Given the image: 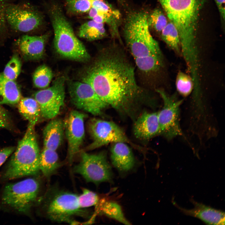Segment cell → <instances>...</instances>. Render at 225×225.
I'll list each match as a JSON object with an SVG mask.
<instances>
[{
    "label": "cell",
    "instance_id": "obj_3",
    "mask_svg": "<svg viewBox=\"0 0 225 225\" xmlns=\"http://www.w3.org/2000/svg\"><path fill=\"white\" fill-rule=\"evenodd\" d=\"M179 34L182 53L190 56L198 50L196 34L206 0H157Z\"/></svg>",
    "mask_w": 225,
    "mask_h": 225
},
{
    "label": "cell",
    "instance_id": "obj_31",
    "mask_svg": "<svg viewBox=\"0 0 225 225\" xmlns=\"http://www.w3.org/2000/svg\"><path fill=\"white\" fill-rule=\"evenodd\" d=\"M21 60L16 54L14 55L6 64L2 73L6 78L15 81L21 71Z\"/></svg>",
    "mask_w": 225,
    "mask_h": 225
},
{
    "label": "cell",
    "instance_id": "obj_17",
    "mask_svg": "<svg viewBox=\"0 0 225 225\" xmlns=\"http://www.w3.org/2000/svg\"><path fill=\"white\" fill-rule=\"evenodd\" d=\"M134 121L133 131L137 138L147 141L160 135L158 112L144 111Z\"/></svg>",
    "mask_w": 225,
    "mask_h": 225
},
{
    "label": "cell",
    "instance_id": "obj_19",
    "mask_svg": "<svg viewBox=\"0 0 225 225\" xmlns=\"http://www.w3.org/2000/svg\"><path fill=\"white\" fill-rule=\"evenodd\" d=\"M110 153L112 164L120 171H128L134 166V157L128 144L122 142L112 143Z\"/></svg>",
    "mask_w": 225,
    "mask_h": 225
},
{
    "label": "cell",
    "instance_id": "obj_36",
    "mask_svg": "<svg viewBox=\"0 0 225 225\" xmlns=\"http://www.w3.org/2000/svg\"><path fill=\"white\" fill-rule=\"evenodd\" d=\"M15 148L16 147H15L9 146L0 150V167L13 153Z\"/></svg>",
    "mask_w": 225,
    "mask_h": 225
},
{
    "label": "cell",
    "instance_id": "obj_22",
    "mask_svg": "<svg viewBox=\"0 0 225 225\" xmlns=\"http://www.w3.org/2000/svg\"><path fill=\"white\" fill-rule=\"evenodd\" d=\"M18 105L21 115L29 123L36 125L42 117L40 108L36 100L31 98H22Z\"/></svg>",
    "mask_w": 225,
    "mask_h": 225
},
{
    "label": "cell",
    "instance_id": "obj_4",
    "mask_svg": "<svg viewBox=\"0 0 225 225\" xmlns=\"http://www.w3.org/2000/svg\"><path fill=\"white\" fill-rule=\"evenodd\" d=\"M35 125L28 123L23 137L18 142L1 175L6 181L38 174L40 152L35 132Z\"/></svg>",
    "mask_w": 225,
    "mask_h": 225
},
{
    "label": "cell",
    "instance_id": "obj_9",
    "mask_svg": "<svg viewBox=\"0 0 225 225\" xmlns=\"http://www.w3.org/2000/svg\"><path fill=\"white\" fill-rule=\"evenodd\" d=\"M78 195L62 191L56 192L44 202L43 208L49 219L57 222H70L75 215L84 213L78 201Z\"/></svg>",
    "mask_w": 225,
    "mask_h": 225
},
{
    "label": "cell",
    "instance_id": "obj_5",
    "mask_svg": "<svg viewBox=\"0 0 225 225\" xmlns=\"http://www.w3.org/2000/svg\"><path fill=\"white\" fill-rule=\"evenodd\" d=\"M48 10L54 31V46L57 53L70 60L88 61L90 58V54L75 35L60 6L56 3H52Z\"/></svg>",
    "mask_w": 225,
    "mask_h": 225
},
{
    "label": "cell",
    "instance_id": "obj_21",
    "mask_svg": "<svg viewBox=\"0 0 225 225\" xmlns=\"http://www.w3.org/2000/svg\"><path fill=\"white\" fill-rule=\"evenodd\" d=\"M22 98L20 88L15 81L0 73V104H18Z\"/></svg>",
    "mask_w": 225,
    "mask_h": 225
},
{
    "label": "cell",
    "instance_id": "obj_29",
    "mask_svg": "<svg viewBox=\"0 0 225 225\" xmlns=\"http://www.w3.org/2000/svg\"><path fill=\"white\" fill-rule=\"evenodd\" d=\"M147 21L150 29H152L157 32L160 33L168 22L167 16L159 8H156L149 11Z\"/></svg>",
    "mask_w": 225,
    "mask_h": 225
},
{
    "label": "cell",
    "instance_id": "obj_34",
    "mask_svg": "<svg viewBox=\"0 0 225 225\" xmlns=\"http://www.w3.org/2000/svg\"><path fill=\"white\" fill-rule=\"evenodd\" d=\"M0 104V127L12 131L14 126L11 118L8 112Z\"/></svg>",
    "mask_w": 225,
    "mask_h": 225
},
{
    "label": "cell",
    "instance_id": "obj_13",
    "mask_svg": "<svg viewBox=\"0 0 225 225\" xmlns=\"http://www.w3.org/2000/svg\"><path fill=\"white\" fill-rule=\"evenodd\" d=\"M6 22L15 31L28 32L37 29L43 18L37 11L27 5L8 3L5 10Z\"/></svg>",
    "mask_w": 225,
    "mask_h": 225
},
{
    "label": "cell",
    "instance_id": "obj_2",
    "mask_svg": "<svg viewBox=\"0 0 225 225\" xmlns=\"http://www.w3.org/2000/svg\"><path fill=\"white\" fill-rule=\"evenodd\" d=\"M118 4L122 16L120 28L123 37L134 59L152 56L162 57L148 24L150 10L135 4L131 0H118Z\"/></svg>",
    "mask_w": 225,
    "mask_h": 225
},
{
    "label": "cell",
    "instance_id": "obj_15",
    "mask_svg": "<svg viewBox=\"0 0 225 225\" xmlns=\"http://www.w3.org/2000/svg\"><path fill=\"white\" fill-rule=\"evenodd\" d=\"M86 115L79 111L70 112L63 121L64 132L68 143V158L72 163L79 152L84 141L85 131L84 120Z\"/></svg>",
    "mask_w": 225,
    "mask_h": 225
},
{
    "label": "cell",
    "instance_id": "obj_12",
    "mask_svg": "<svg viewBox=\"0 0 225 225\" xmlns=\"http://www.w3.org/2000/svg\"><path fill=\"white\" fill-rule=\"evenodd\" d=\"M65 78H57L49 88L36 92L34 98L38 102L42 117L51 119L59 113L64 104Z\"/></svg>",
    "mask_w": 225,
    "mask_h": 225
},
{
    "label": "cell",
    "instance_id": "obj_24",
    "mask_svg": "<svg viewBox=\"0 0 225 225\" xmlns=\"http://www.w3.org/2000/svg\"><path fill=\"white\" fill-rule=\"evenodd\" d=\"M40 171L46 177H50L59 166V157L56 151L43 148L39 159Z\"/></svg>",
    "mask_w": 225,
    "mask_h": 225
},
{
    "label": "cell",
    "instance_id": "obj_16",
    "mask_svg": "<svg viewBox=\"0 0 225 225\" xmlns=\"http://www.w3.org/2000/svg\"><path fill=\"white\" fill-rule=\"evenodd\" d=\"M190 200L194 207L189 209L180 207L173 199L172 200V202L174 205L184 214L198 218L207 224H225V217L224 212L198 202L192 198Z\"/></svg>",
    "mask_w": 225,
    "mask_h": 225
},
{
    "label": "cell",
    "instance_id": "obj_18",
    "mask_svg": "<svg viewBox=\"0 0 225 225\" xmlns=\"http://www.w3.org/2000/svg\"><path fill=\"white\" fill-rule=\"evenodd\" d=\"M48 35H24L17 41V44L23 57L27 60H36L43 56Z\"/></svg>",
    "mask_w": 225,
    "mask_h": 225
},
{
    "label": "cell",
    "instance_id": "obj_28",
    "mask_svg": "<svg viewBox=\"0 0 225 225\" xmlns=\"http://www.w3.org/2000/svg\"><path fill=\"white\" fill-rule=\"evenodd\" d=\"M53 76L49 67L45 65H41L36 68L33 74V84L37 88H46L49 86Z\"/></svg>",
    "mask_w": 225,
    "mask_h": 225
},
{
    "label": "cell",
    "instance_id": "obj_23",
    "mask_svg": "<svg viewBox=\"0 0 225 225\" xmlns=\"http://www.w3.org/2000/svg\"><path fill=\"white\" fill-rule=\"evenodd\" d=\"M78 35L80 38L89 41L102 39L108 36L104 24L92 20L85 22L80 26Z\"/></svg>",
    "mask_w": 225,
    "mask_h": 225
},
{
    "label": "cell",
    "instance_id": "obj_30",
    "mask_svg": "<svg viewBox=\"0 0 225 225\" xmlns=\"http://www.w3.org/2000/svg\"><path fill=\"white\" fill-rule=\"evenodd\" d=\"M175 85L178 92L185 97L189 95L194 88V83L191 76L180 71L177 75Z\"/></svg>",
    "mask_w": 225,
    "mask_h": 225
},
{
    "label": "cell",
    "instance_id": "obj_14",
    "mask_svg": "<svg viewBox=\"0 0 225 225\" xmlns=\"http://www.w3.org/2000/svg\"><path fill=\"white\" fill-rule=\"evenodd\" d=\"M88 13V18L90 20L106 24L112 38L123 45L119 31L122 16L118 8L107 0H92V7Z\"/></svg>",
    "mask_w": 225,
    "mask_h": 225
},
{
    "label": "cell",
    "instance_id": "obj_33",
    "mask_svg": "<svg viewBox=\"0 0 225 225\" xmlns=\"http://www.w3.org/2000/svg\"><path fill=\"white\" fill-rule=\"evenodd\" d=\"M78 201L80 207L82 208L97 205L99 201V198L95 193L84 188L82 193L78 196Z\"/></svg>",
    "mask_w": 225,
    "mask_h": 225
},
{
    "label": "cell",
    "instance_id": "obj_27",
    "mask_svg": "<svg viewBox=\"0 0 225 225\" xmlns=\"http://www.w3.org/2000/svg\"><path fill=\"white\" fill-rule=\"evenodd\" d=\"M100 210L108 217L126 225L130 224L124 217L120 206L116 203L102 201L100 203Z\"/></svg>",
    "mask_w": 225,
    "mask_h": 225
},
{
    "label": "cell",
    "instance_id": "obj_11",
    "mask_svg": "<svg viewBox=\"0 0 225 225\" xmlns=\"http://www.w3.org/2000/svg\"><path fill=\"white\" fill-rule=\"evenodd\" d=\"M71 101L77 108L94 116L102 115L108 105L98 96L92 87L86 83L71 80L67 82Z\"/></svg>",
    "mask_w": 225,
    "mask_h": 225
},
{
    "label": "cell",
    "instance_id": "obj_37",
    "mask_svg": "<svg viewBox=\"0 0 225 225\" xmlns=\"http://www.w3.org/2000/svg\"><path fill=\"white\" fill-rule=\"evenodd\" d=\"M222 20L224 21L225 16V0H214Z\"/></svg>",
    "mask_w": 225,
    "mask_h": 225
},
{
    "label": "cell",
    "instance_id": "obj_25",
    "mask_svg": "<svg viewBox=\"0 0 225 225\" xmlns=\"http://www.w3.org/2000/svg\"><path fill=\"white\" fill-rule=\"evenodd\" d=\"M161 33L162 40L168 47L175 52L181 54L179 34L174 24L168 22Z\"/></svg>",
    "mask_w": 225,
    "mask_h": 225
},
{
    "label": "cell",
    "instance_id": "obj_26",
    "mask_svg": "<svg viewBox=\"0 0 225 225\" xmlns=\"http://www.w3.org/2000/svg\"><path fill=\"white\" fill-rule=\"evenodd\" d=\"M138 69L147 76L158 71L162 65V57L152 56L134 59Z\"/></svg>",
    "mask_w": 225,
    "mask_h": 225
},
{
    "label": "cell",
    "instance_id": "obj_8",
    "mask_svg": "<svg viewBox=\"0 0 225 225\" xmlns=\"http://www.w3.org/2000/svg\"><path fill=\"white\" fill-rule=\"evenodd\" d=\"M162 98V108L158 112L160 135L168 140L183 136L180 122V107L183 102L175 95H170L161 88L156 89Z\"/></svg>",
    "mask_w": 225,
    "mask_h": 225
},
{
    "label": "cell",
    "instance_id": "obj_10",
    "mask_svg": "<svg viewBox=\"0 0 225 225\" xmlns=\"http://www.w3.org/2000/svg\"><path fill=\"white\" fill-rule=\"evenodd\" d=\"M73 171L87 182L96 184L110 181L112 177L111 167L104 152L90 154L82 151L80 162L74 167Z\"/></svg>",
    "mask_w": 225,
    "mask_h": 225
},
{
    "label": "cell",
    "instance_id": "obj_32",
    "mask_svg": "<svg viewBox=\"0 0 225 225\" xmlns=\"http://www.w3.org/2000/svg\"><path fill=\"white\" fill-rule=\"evenodd\" d=\"M66 6L72 14L88 13L92 7V0H66Z\"/></svg>",
    "mask_w": 225,
    "mask_h": 225
},
{
    "label": "cell",
    "instance_id": "obj_6",
    "mask_svg": "<svg viewBox=\"0 0 225 225\" xmlns=\"http://www.w3.org/2000/svg\"><path fill=\"white\" fill-rule=\"evenodd\" d=\"M40 186L38 181L32 177L7 184L1 194L0 207L5 210L29 215L38 202Z\"/></svg>",
    "mask_w": 225,
    "mask_h": 225
},
{
    "label": "cell",
    "instance_id": "obj_20",
    "mask_svg": "<svg viewBox=\"0 0 225 225\" xmlns=\"http://www.w3.org/2000/svg\"><path fill=\"white\" fill-rule=\"evenodd\" d=\"M51 119L43 131V148L56 151L63 140L64 122L60 118H54Z\"/></svg>",
    "mask_w": 225,
    "mask_h": 225
},
{
    "label": "cell",
    "instance_id": "obj_7",
    "mask_svg": "<svg viewBox=\"0 0 225 225\" xmlns=\"http://www.w3.org/2000/svg\"><path fill=\"white\" fill-rule=\"evenodd\" d=\"M88 129L92 142L86 148L87 151L93 150L110 143L122 142L143 153L146 151L145 148L133 142L122 129L112 121L92 118L88 122Z\"/></svg>",
    "mask_w": 225,
    "mask_h": 225
},
{
    "label": "cell",
    "instance_id": "obj_1",
    "mask_svg": "<svg viewBox=\"0 0 225 225\" xmlns=\"http://www.w3.org/2000/svg\"><path fill=\"white\" fill-rule=\"evenodd\" d=\"M81 78L108 106L133 121L143 107L155 105L147 91L138 84L134 68L126 54L115 45L102 50Z\"/></svg>",
    "mask_w": 225,
    "mask_h": 225
},
{
    "label": "cell",
    "instance_id": "obj_35",
    "mask_svg": "<svg viewBox=\"0 0 225 225\" xmlns=\"http://www.w3.org/2000/svg\"><path fill=\"white\" fill-rule=\"evenodd\" d=\"M7 4L6 0H0V40L5 36L7 31L5 10Z\"/></svg>",
    "mask_w": 225,
    "mask_h": 225
}]
</instances>
